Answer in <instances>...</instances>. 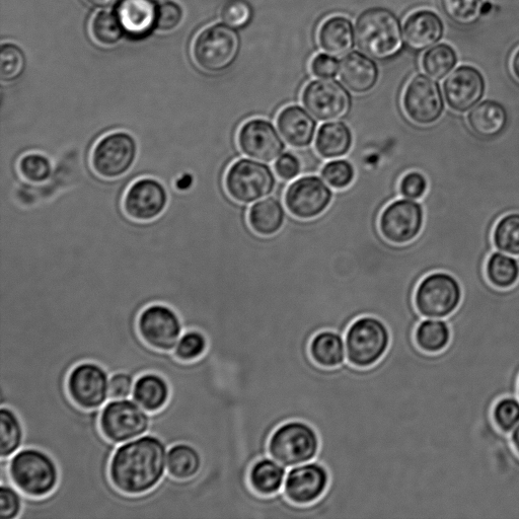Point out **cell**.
<instances>
[{
	"mask_svg": "<svg viewBox=\"0 0 519 519\" xmlns=\"http://www.w3.org/2000/svg\"><path fill=\"white\" fill-rule=\"evenodd\" d=\"M467 121L474 134L481 138L491 139L499 136L505 130L508 114L500 103L486 100L470 110Z\"/></svg>",
	"mask_w": 519,
	"mask_h": 519,
	"instance_id": "obj_25",
	"label": "cell"
},
{
	"mask_svg": "<svg viewBox=\"0 0 519 519\" xmlns=\"http://www.w3.org/2000/svg\"><path fill=\"white\" fill-rule=\"evenodd\" d=\"M486 92L482 72L474 66L456 68L443 83L444 98L455 112L466 113L480 103Z\"/></svg>",
	"mask_w": 519,
	"mask_h": 519,
	"instance_id": "obj_20",
	"label": "cell"
},
{
	"mask_svg": "<svg viewBox=\"0 0 519 519\" xmlns=\"http://www.w3.org/2000/svg\"><path fill=\"white\" fill-rule=\"evenodd\" d=\"M347 362L358 368L378 364L391 346V333L384 321L362 316L348 328L345 336Z\"/></svg>",
	"mask_w": 519,
	"mask_h": 519,
	"instance_id": "obj_5",
	"label": "cell"
},
{
	"mask_svg": "<svg viewBox=\"0 0 519 519\" xmlns=\"http://www.w3.org/2000/svg\"><path fill=\"white\" fill-rule=\"evenodd\" d=\"M492 417L500 431H513L519 424V401L512 397L502 398L494 406Z\"/></svg>",
	"mask_w": 519,
	"mask_h": 519,
	"instance_id": "obj_44",
	"label": "cell"
},
{
	"mask_svg": "<svg viewBox=\"0 0 519 519\" xmlns=\"http://www.w3.org/2000/svg\"><path fill=\"white\" fill-rule=\"evenodd\" d=\"M200 453L188 443H177L168 451L167 474L178 480L194 478L201 470Z\"/></svg>",
	"mask_w": 519,
	"mask_h": 519,
	"instance_id": "obj_32",
	"label": "cell"
},
{
	"mask_svg": "<svg viewBox=\"0 0 519 519\" xmlns=\"http://www.w3.org/2000/svg\"><path fill=\"white\" fill-rule=\"evenodd\" d=\"M91 35L96 43L104 47L116 45L125 32L118 16L108 12L96 14L90 26Z\"/></svg>",
	"mask_w": 519,
	"mask_h": 519,
	"instance_id": "obj_40",
	"label": "cell"
},
{
	"mask_svg": "<svg viewBox=\"0 0 519 519\" xmlns=\"http://www.w3.org/2000/svg\"><path fill=\"white\" fill-rule=\"evenodd\" d=\"M402 103L407 117L421 126L436 123L446 107L439 85L423 74L408 83Z\"/></svg>",
	"mask_w": 519,
	"mask_h": 519,
	"instance_id": "obj_16",
	"label": "cell"
},
{
	"mask_svg": "<svg viewBox=\"0 0 519 519\" xmlns=\"http://www.w3.org/2000/svg\"><path fill=\"white\" fill-rule=\"evenodd\" d=\"M153 2H155V3H162V2H164V0H153Z\"/></svg>",
	"mask_w": 519,
	"mask_h": 519,
	"instance_id": "obj_55",
	"label": "cell"
},
{
	"mask_svg": "<svg viewBox=\"0 0 519 519\" xmlns=\"http://www.w3.org/2000/svg\"><path fill=\"white\" fill-rule=\"evenodd\" d=\"M355 40L369 57L380 61L392 59L403 48L401 23L387 9H368L356 21Z\"/></svg>",
	"mask_w": 519,
	"mask_h": 519,
	"instance_id": "obj_2",
	"label": "cell"
},
{
	"mask_svg": "<svg viewBox=\"0 0 519 519\" xmlns=\"http://www.w3.org/2000/svg\"><path fill=\"white\" fill-rule=\"evenodd\" d=\"M183 18L181 8L174 3H166L158 10L156 27L163 32L176 29Z\"/></svg>",
	"mask_w": 519,
	"mask_h": 519,
	"instance_id": "obj_51",
	"label": "cell"
},
{
	"mask_svg": "<svg viewBox=\"0 0 519 519\" xmlns=\"http://www.w3.org/2000/svg\"><path fill=\"white\" fill-rule=\"evenodd\" d=\"M220 18L227 26L242 29L253 19V10L246 0H227L220 10Z\"/></svg>",
	"mask_w": 519,
	"mask_h": 519,
	"instance_id": "obj_43",
	"label": "cell"
},
{
	"mask_svg": "<svg viewBox=\"0 0 519 519\" xmlns=\"http://www.w3.org/2000/svg\"><path fill=\"white\" fill-rule=\"evenodd\" d=\"M18 170L25 181L33 185H43L51 180L54 166L47 155L30 152L20 159Z\"/></svg>",
	"mask_w": 519,
	"mask_h": 519,
	"instance_id": "obj_38",
	"label": "cell"
},
{
	"mask_svg": "<svg viewBox=\"0 0 519 519\" xmlns=\"http://www.w3.org/2000/svg\"><path fill=\"white\" fill-rule=\"evenodd\" d=\"M306 109L319 121H334L344 116L351 104L346 89L338 82L323 79L309 83L303 91Z\"/></svg>",
	"mask_w": 519,
	"mask_h": 519,
	"instance_id": "obj_19",
	"label": "cell"
},
{
	"mask_svg": "<svg viewBox=\"0 0 519 519\" xmlns=\"http://www.w3.org/2000/svg\"><path fill=\"white\" fill-rule=\"evenodd\" d=\"M168 449L160 437L150 433L120 444L109 467L113 486L131 496L154 490L167 475Z\"/></svg>",
	"mask_w": 519,
	"mask_h": 519,
	"instance_id": "obj_1",
	"label": "cell"
},
{
	"mask_svg": "<svg viewBox=\"0 0 519 519\" xmlns=\"http://www.w3.org/2000/svg\"><path fill=\"white\" fill-rule=\"evenodd\" d=\"M320 448L318 431L302 420L281 424L271 435L268 444L269 456L286 469L315 461Z\"/></svg>",
	"mask_w": 519,
	"mask_h": 519,
	"instance_id": "obj_4",
	"label": "cell"
},
{
	"mask_svg": "<svg viewBox=\"0 0 519 519\" xmlns=\"http://www.w3.org/2000/svg\"><path fill=\"white\" fill-rule=\"evenodd\" d=\"M444 34L440 17L429 10L410 14L404 23V40L409 48L422 51L438 43Z\"/></svg>",
	"mask_w": 519,
	"mask_h": 519,
	"instance_id": "obj_22",
	"label": "cell"
},
{
	"mask_svg": "<svg viewBox=\"0 0 519 519\" xmlns=\"http://www.w3.org/2000/svg\"><path fill=\"white\" fill-rule=\"evenodd\" d=\"M224 183L232 200L251 204L268 197L275 189L276 179L269 166L241 159L228 168Z\"/></svg>",
	"mask_w": 519,
	"mask_h": 519,
	"instance_id": "obj_9",
	"label": "cell"
},
{
	"mask_svg": "<svg viewBox=\"0 0 519 519\" xmlns=\"http://www.w3.org/2000/svg\"><path fill=\"white\" fill-rule=\"evenodd\" d=\"M276 124L282 138L289 145L306 148L314 141L318 122L309 111L301 106L291 105L280 111Z\"/></svg>",
	"mask_w": 519,
	"mask_h": 519,
	"instance_id": "obj_21",
	"label": "cell"
},
{
	"mask_svg": "<svg viewBox=\"0 0 519 519\" xmlns=\"http://www.w3.org/2000/svg\"><path fill=\"white\" fill-rule=\"evenodd\" d=\"M138 158V143L126 130L112 131L101 137L91 154V166L97 176L105 180L125 177Z\"/></svg>",
	"mask_w": 519,
	"mask_h": 519,
	"instance_id": "obj_6",
	"label": "cell"
},
{
	"mask_svg": "<svg viewBox=\"0 0 519 519\" xmlns=\"http://www.w3.org/2000/svg\"><path fill=\"white\" fill-rule=\"evenodd\" d=\"M240 37L229 26L214 25L202 31L193 47L196 64L207 72L227 70L240 52Z\"/></svg>",
	"mask_w": 519,
	"mask_h": 519,
	"instance_id": "obj_10",
	"label": "cell"
},
{
	"mask_svg": "<svg viewBox=\"0 0 519 519\" xmlns=\"http://www.w3.org/2000/svg\"><path fill=\"white\" fill-rule=\"evenodd\" d=\"M99 425L103 435L116 446H120L150 430L151 413L134 400H109L101 409Z\"/></svg>",
	"mask_w": 519,
	"mask_h": 519,
	"instance_id": "obj_8",
	"label": "cell"
},
{
	"mask_svg": "<svg viewBox=\"0 0 519 519\" xmlns=\"http://www.w3.org/2000/svg\"><path fill=\"white\" fill-rule=\"evenodd\" d=\"M463 298L458 280L447 273H433L423 278L414 292L418 313L427 319H444L452 316Z\"/></svg>",
	"mask_w": 519,
	"mask_h": 519,
	"instance_id": "obj_7",
	"label": "cell"
},
{
	"mask_svg": "<svg viewBox=\"0 0 519 519\" xmlns=\"http://www.w3.org/2000/svg\"><path fill=\"white\" fill-rule=\"evenodd\" d=\"M424 225L422 206L411 199H400L389 204L382 212L379 228L383 238L393 245L413 242Z\"/></svg>",
	"mask_w": 519,
	"mask_h": 519,
	"instance_id": "obj_14",
	"label": "cell"
},
{
	"mask_svg": "<svg viewBox=\"0 0 519 519\" xmlns=\"http://www.w3.org/2000/svg\"><path fill=\"white\" fill-rule=\"evenodd\" d=\"M87 2L97 8H111L121 2V0H87Z\"/></svg>",
	"mask_w": 519,
	"mask_h": 519,
	"instance_id": "obj_52",
	"label": "cell"
},
{
	"mask_svg": "<svg viewBox=\"0 0 519 519\" xmlns=\"http://www.w3.org/2000/svg\"><path fill=\"white\" fill-rule=\"evenodd\" d=\"M354 33L353 25L348 18L332 16L319 28L318 44L326 53L341 57L353 48Z\"/></svg>",
	"mask_w": 519,
	"mask_h": 519,
	"instance_id": "obj_26",
	"label": "cell"
},
{
	"mask_svg": "<svg viewBox=\"0 0 519 519\" xmlns=\"http://www.w3.org/2000/svg\"><path fill=\"white\" fill-rule=\"evenodd\" d=\"M287 469L270 456L258 460L251 468L249 482L253 491L261 496H274L282 492Z\"/></svg>",
	"mask_w": 519,
	"mask_h": 519,
	"instance_id": "obj_30",
	"label": "cell"
},
{
	"mask_svg": "<svg viewBox=\"0 0 519 519\" xmlns=\"http://www.w3.org/2000/svg\"><path fill=\"white\" fill-rule=\"evenodd\" d=\"M332 200V190L316 176H307L293 181L284 196V203L289 213L302 220L319 217L329 208Z\"/></svg>",
	"mask_w": 519,
	"mask_h": 519,
	"instance_id": "obj_15",
	"label": "cell"
},
{
	"mask_svg": "<svg viewBox=\"0 0 519 519\" xmlns=\"http://www.w3.org/2000/svg\"><path fill=\"white\" fill-rule=\"evenodd\" d=\"M493 242L500 252L519 256V213L507 214L497 222Z\"/></svg>",
	"mask_w": 519,
	"mask_h": 519,
	"instance_id": "obj_39",
	"label": "cell"
},
{
	"mask_svg": "<svg viewBox=\"0 0 519 519\" xmlns=\"http://www.w3.org/2000/svg\"><path fill=\"white\" fill-rule=\"evenodd\" d=\"M511 442H512L514 451L517 453V455H519V424L512 431Z\"/></svg>",
	"mask_w": 519,
	"mask_h": 519,
	"instance_id": "obj_54",
	"label": "cell"
},
{
	"mask_svg": "<svg viewBox=\"0 0 519 519\" xmlns=\"http://www.w3.org/2000/svg\"><path fill=\"white\" fill-rule=\"evenodd\" d=\"M274 169L278 178L292 181L300 176L302 164L298 157L291 153H284L277 159Z\"/></svg>",
	"mask_w": 519,
	"mask_h": 519,
	"instance_id": "obj_50",
	"label": "cell"
},
{
	"mask_svg": "<svg viewBox=\"0 0 519 519\" xmlns=\"http://www.w3.org/2000/svg\"><path fill=\"white\" fill-rule=\"evenodd\" d=\"M285 221V210L275 198L257 201L249 210L251 230L261 237H272L280 232Z\"/></svg>",
	"mask_w": 519,
	"mask_h": 519,
	"instance_id": "obj_29",
	"label": "cell"
},
{
	"mask_svg": "<svg viewBox=\"0 0 519 519\" xmlns=\"http://www.w3.org/2000/svg\"><path fill=\"white\" fill-rule=\"evenodd\" d=\"M486 276L494 287L508 289L519 279V264L503 253H494L486 263Z\"/></svg>",
	"mask_w": 519,
	"mask_h": 519,
	"instance_id": "obj_37",
	"label": "cell"
},
{
	"mask_svg": "<svg viewBox=\"0 0 519 519\" xmlns=\"http://www.w3.org/2000/svg\"><path fill=\"white\" fill-rule=\"evenodd\" d=\"M329 484L328 469L313 461L291 468L282 491L293 504L305 506L319 501L327 492Z\"/></svg>",
	"mask_w": 519,
	"mask_h": 519,
	"instance_id": "obj_17",
	"label": "cell"
},
{
	"mask_svg": "<svg viewBox=\"0 0 519 519\" xmlns=\"http://www.w3.org/2000/svg\"><path fill=\"white\" fill-rule=\"evenodd\" d=\"M26 68L22 50L13 44H5L0 50V78L5 83L17 81Z\"/></svg>",
	"mask_w": 519,
	"mask_h": 519,
	"instance_id": "obj_41",
	"label": "cell"
},
{
	"mask_svg": "<svg viewBox=\"0 0 519 519\" xmlns=\"http://www.w3.org/2000/svg\"><path fill=\"white\" fill-rule=\"evenodd\" d=\"M441 9L451 21L460 26H472L488 13L484 0H440Z\"/></svg>",
	"mask_w": 519,
	"mask_h": 519,
	"instance_id": "obj_36",
	"label": "cell"
},
{
	"mask_svg": "<svg viewBox=\"0 0 519 519\" xmlns=\"http://www.w3.org/2000/svg\"><path fill=\"white\" fill-rule=\"evenodd\" d=\"M458 63L456 50L449 44H438L427 50L421 59L426 74L435 80L449 76Z\"/></svg>",
	"mask_w": 519,
	"mask_h": 519,
	"instance_id": "obj_35",
	"label": "cell"
},
{
	"mask_svg": "<svg viewBox=\"0 0 519 519\" xmlns=\"http://www.w3.org/2000/svg\"><path fill=\"white\" fill-rule=\"evenodd\" d=\"M428 188L426 178L418 172L405 175L400 182V193L403 197L411 200L421 199Z\"/></svg>",
	"mask_w": 519,
	"mask_h": 519,
	"instance_id": "obj_47",
	"label": "cell"
},
{
	"mask_svg": "<svg viewBox=\"0 0 519 519\" xmlns=\"http://www.w3.org/2000/svg\"><path fill=\"white\" fill-rule=\"evenodd\" d=\"M452 341V330L447 322L426 319L419 323L415 331L417 346L428 354H438L446 350Z\"/></svg>",
	"mask_w": 519,
	"mask_h": 519,
	"instance_id": "obj_33",
	"label": "cell"
},
{
	"mask_svg": "<svg viewBox=\"0 0 519 519\" xmlns=\"http://www.w3.org/2000/svg\"><path fill=\"white\" fill-rule=\"evenodd\" d=\"M340 79L354 94L372 91L379 81V68L374 60L359 52L348 54L340 63Z\"/></svg>",
	"mask_w": 519,
	"mask_h": 519,
	"instance_id": "obj_23",
	"label": "cell"
},
{
	"mask_svg": "<svg viewBox=\"0 0 519 519\" xmlns=\"http://www.w3.org/2000/svg\"><path fill=\"white\" fill-rule=\"evenodd\" d=\"M511 70H512L513 76L519 82V49L512 56Z\"/></svg>",
	"mask_w": 519,
	"mask_h": 519,
	"instance_id": "obj_53",
	"label": "cell"
},
{
	"mask_svg": "<svg viewBox=\"0 0 519 519\" xmlns=\"http://www.w3.org/2000/svg\"><path fill=\"white\" fill-rule=\"evenodd\" d=\"M170 398L171 388L163 376L146 373L136 379L132 399L148 413L161 411Z\"/></svg>",
	"mask_w": 519,
	"mask_h": 519,
	"instance_id": "obj_27",
	"label": "cell"
},
{
	"mask_svg": "<svg viewBox=\"0 0 519 519\" xmlns=\"http://www.w3.org/2000/svg\"><path fill=\"white\" fill-rule=\"evenodd\" d=\"M310 69L316 78L333 79L337 76L340 65L335 56L322 53L312 59Z\"/></svg>",
	"mask_w": 519,
	"mask_h": 519,
	"instance_id": "obj_48",
	"label": "cell"
},
{
	"mask_svg": "<svg viewBox=\"0 0 519 519\" xmlns=\"http://www.w3.org/2000/svg\"><path fill=\"white\" fill-rule=\"evenodd\" d=\"M325 182L334 189L343 190L351 186L355 179V170L346 160L327 163L322 170Z\"/></svg>",
	"mask_w": 519,
	"mask_h": 519,
	"instance_id": "obj_45",
	"label": "cell"
},
{
	"mask_svg": "<svg viewBox=\"0 0 519 519\" xmlns=\"http://www.w3.org/2000/svg\"><path fill=\"white\" fill-rule=\"evenodd\" d=\"M237 141L245 156L263 163H271L278 159L285 148L275 126L259 118L251 119L241 126Z\"/></svg>",
	"mask_w": 519,
	"mask_h": 519,
	"instance_id": "obj_18",
	"label": "cell"
},
{
	"mask_svg": "<svg viewBox=\"0 0 519 519\" xmlns=\"http://www.w3.org/2000/svg\"><path fill=\"white\" fill-rule=\"evenodd\" d=\"M0 425H2L0 457L2 460L11 459L24 446V426L16 411L7 406H2L0 410Z\"/></svg>",
	"mask_w": 519,
	"mask_h": 519,
	"instance_id": "obj_34",
	"label": "cell"
},
{
	"mask_svg": "<svg viewBox=\"0 0 519 519\" xmlns=\"http://www.w3.org/2000/svg\"><path fill=\"white\" fill-rule=\"evenodd\" d=\"M207 346L208 341L203 333L196 330H190L182 334L173 352L179 360L192 362L204 355Z\"/></svg>",
	"mask_w": 519,
	"mask_h": 519,
	"instance_id": "obj_42",
	"label": "cell"
},
{
	"mask_svg": "<svg viewBox=\"0 0 519 519\" xmlns=\"http://www.w3.org/2000/svg\"><path fill=\"white\" fill-rule=\"evenodd\" d=\"M316 151L326 160H334L346 156L353 143V135L349 126L340 121H329L317 132Z\"/></svg>",
	"mask_w": 519,
	"mask_h": 519,
	"instance_id": "obj_28",
	"label": "cell"
},
{
	"mask_svg": "<svg viewBox=\"0 0 519 519\" xmlns=\"http://www.w3.org/2000/svg\"><path fill=\"white\" fill-rule=\"evenodd\" d=\"M117 16L127 34L141 38L157 25L158 10L153 0H122Z\"/></svg>",
	"mask_w": 519,
	"mask_h": 519,
	"instance_id": "obj_24",
	"label": "cell"
},
{
	"mask_svg": "<svg viewBox=\"0 0 519 519\" xmlns=\"http://www.w3.org/2000/svg\"><path fill=\"white\" fill-rule=\"evenodd\" d=\"M518 394H519V385H518Z\"/></svg>",
	"mask_w": 519,
	"mask_h": 519,
	"instance_id": "obj_56",
	"label": "cell"
},
{
	"mask_svg": "<svg viewBox=\"0 0 519 519\" xmlns=\"http://www.w3.org/2000/svg\"><path fill=\"white\" fill-rule=\"evenodd\" d=\"M23 494L13 484L0 486V519H19L23 511Z\"/></svg>",
	"mask_w": 519,
	"mask_h": 519,
	"instance_id": "obj_46",
	"label": "cell"
},
{
	"mask_svg": "<svg viewBox=\"0 0 519 519\" xmlns=\"http://www.w3.org/2000/svg\"><path fill=\"white\" fill-rule=\"evenodd\" d=\"M310 353L321 367H339L347 361L345 338L335 331H321L313 338Z\"/></svg>",
	"mask_w": 519,
	"mask_h": 519,
	"instance_id": "obj_31",
	"label": "cell"
},
{
	"mask_svg": "<svg viewBox=\"0 0 519 519\" xmlns=\"http://www.w3.org/2000/svg\"><path fill=\"white\" fill-rule=\"evenodd\" d=\"M169 201V192L162 181L154 177H141L128 187L122 206L130 219L150 222L164 214Z\"/></svg>",
	"mask_w": 519,
	"mask_h": 519,
	"instance_id": "obj_13",
	"label": "cell"
},
{
	"mask_svg": "<svg viewBox=\"0 0 519 519\" xmlns=\"http://www.w3.org/2000/svg\"><path fill=\"white\" fill-rule=\"evenodd\" d=\"M135 379L124 372L116 373L110 377L109 400L128 399L132 397Z\"/></svg>",
	"mask_w": 519,
	"mask_h": 519,
	"instance_id": "obj_49",
	"label": "cell"
},
{
	"mask_svg": "<svg viewBox=\"0 0 519 519\" xmlns=\"http://www.w3.org/2000/svg\"><path fill=\"white\" fill-rule=\"evenodd\" d=\"M137 328L142 340L159 351H174L184 333L179 314L171 307L154 304L139 315Z\"/></svg>",
	"mask_w": 519,
	"mask_h": 519,
	"instance_id": "obj_12",
	"label": "cell"
},
{
	"mask_svg": "<svg viewBox=\"0 0 519 519\" xmlns=\"http://www.w3.org/2000/svg\"><path fill=\"white\" fill-rule=\"evenodd\" d=\"M8 469L13 485L28 497H46L59 484L57 463L48 453L37 448H22L9 459Z\"/></svg>",
	"mask_w": 519,
	"mask_h": 519,
	"instance_id": "obj_3",
	"label": "cell"
},
{
	"mask_svg": "<svg viewBox=\"0 0 519 519\" xmlns=\"http://www.w3.org/2000/svg\"><path fill=\"white\" fill-rule=\"evenodd\" d=\"M110 375L95 362H83L71 369L66 389L71 401L86 411L101 410L109 401Z\"/></svg>",
	"mask_w": 519,
	"mask_h": 519,
	"instance_id": "obj_11",
	"label": "cell"
}]
</instances>
